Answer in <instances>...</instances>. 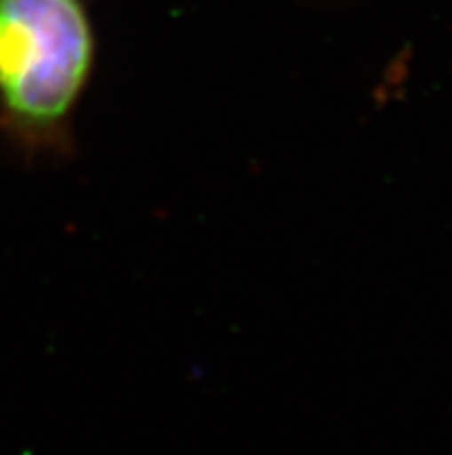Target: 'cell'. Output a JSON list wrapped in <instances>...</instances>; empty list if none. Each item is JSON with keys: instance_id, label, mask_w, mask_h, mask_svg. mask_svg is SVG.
I'll list each match as a JSON object with an SVG mask.
<instances>
[{"instance_id": "6da1fadb", "label": "cell", "mask_w": 452, "mask_h": 455, "mask_svg": "<svg viewBox=\"0 0 452 455\" xmlns=\"http://www.w3.org/2000/svg\"><path fill=\"white\" fill-rule=\"evenodd\" d=\"M99 49L92 0H0V148L26 167L75 160Z\"/></svg>"}]
</instances>
